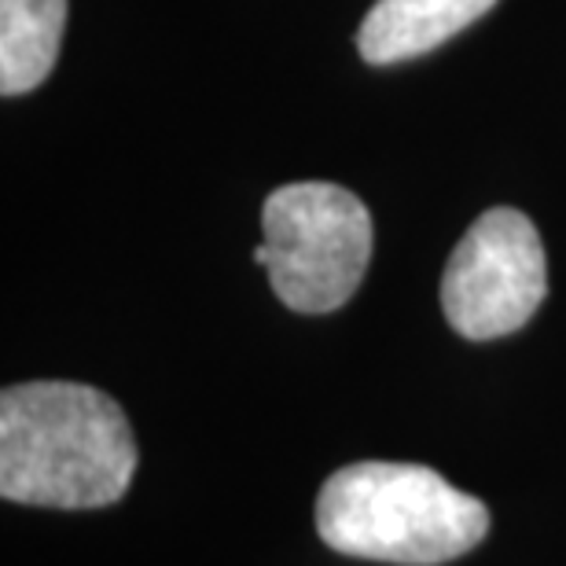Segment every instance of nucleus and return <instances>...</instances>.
<instances>
[{
    "mask_svg": "<svg viewBox=\"0 0 566 566\" xmlns=\"http://www.w3.org/2000/svg\"><path fill=\"white\" fill-rule=\"evenodd\" d=\"M137 441L122 405L85 382L38 379L0 394V496L33 507H107L126 496Z\"/></svg>",
    "mask_w": 566,
    "mask_h": 566,
    "instance_id": "f257e3e1",
    "label": "nucleus"
},
{
    "mask_svg": "<svg viewBox=\"0 0 566 566\" xmlns=\"http://www.w3.org/2000/svg\"><path fill=\"white\" fill-rule=\"evenodd\" d=\"M316 534L343 556L438 566L482 545L490 507L423 463L365 460L321 485Z\"/></svg>",
    "mask_w": 566,
    "mask_h": 566,
    "instance_id": "f03ea898",
    "label": "nucleus"
},
{
    "mask_svg": "<svg viewBox=\"0 0 566 566\" xmlns=\"http://www.w3.org/2000/svg\"><path fill=\"white\" fill-rule=\"evenodd\" d=\"M254 262L294 313H335L354 298L371 262V213L354 191L327 180L283 185L262 207Z\"/></svg>",
    "mask_w": 566,
    "mask_h": 566,
    "instance_id": "7ed1b4c3",
    "label": "nucleus"
},
{
    "mask_svg": "<svg viewBox=\"0 0 566 566\" xmlns=\"http://www.w3.org/2000/svg\"><path fill=\"white\" fill-rule=\"evenodd\" d=\"M548 294L545 243L523 210L493 207L471 224L441 276L452 332L490 343L518 332Z\"/></svg>",
    "mask_w": 566,
    "mask_h": 566,
    "instance_id": "20e7f679",
    "label": "nucleus"
},
{
    "mask_svg": "<svg viewBox=\"0 0 566 566\" xmlns=\"http://www.w3.org/2000/svg\"><path fill=\"white\" fill-rule=\"evenodd\" d=\"M496 0H379L360 22L357 49L371 66H390L434 52L482 19Z\"/></svg>",
    "mask_w": 566,
    "mask_h": 566,
    "instance_id": "39448f33",
    "label": "nucleus"
},
{
    "mask_svg": "<svg viewBox=\"0 0 566 566\" xmlns=\"http://www.w3.org/2000/svg\"><path fill=\"white\" fill-rule=\"evenodd\" d=\"M66 0H0V93L22 96L44 85L60 60Z\"/></svg>",
    "mask_w": 566,
    "mask_h": 566,
    "instance_id": "423d86ee",
    "label": "nucleus"
}]
</instances>
